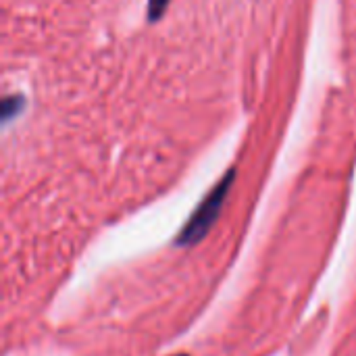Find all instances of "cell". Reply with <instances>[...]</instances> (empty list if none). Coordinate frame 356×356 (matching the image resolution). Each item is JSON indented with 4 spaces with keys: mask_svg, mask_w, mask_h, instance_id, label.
I'll return each mask as SVG.
<instances>
[{
    "mask_svg": "<svg viewBox=\"0 0 356 356\" xmlns=\"http://www.w3.org/2000/svg\"><path fill=\"white\" fill-rule=\"evenodd\" d=\"M233 179H236V169H229L225 173V177L209 192V196L200 202L198 209L192 213V217L188 219V223L183 225V229L177 236L179 246H194L211 231L213 223L217 221V217L223 209V202L229 194Z\"/></svg>",
    "mask_w": 356,
    "mask_h": 356,
    "instance_id": "obj_1",
    "label": "cell"
},
{
    "mask_svg": "<svg viewBox=\"0 0 356 356\" xmlns=\"http://www.w3.org/2000/svg\"><path fill=\"white\" fill-rule=\"evenodd\" d=\"M23 105H25V103H23V96H7L5 103H3V119H5V121L15 119V117L21 113Z\"/></svg>",
    "mask_w": 356,
    "mask_h": 356,
    "instance_id": "obj_2",
    "label": "cell"
},
{
    "mask_svg": "<svg viewBox=\"0 0 356 356\" xmlns=\"http://www.w3.org/2000/svg\"><path fill=\"white\" fill-rule=\"evenodd\" d=\"M171 0H148V21H159Z\"/></svg>",
    "mask_w": 356,
    "mask_h": 356,
    "instance_id": "obj_3",
    "label": "cell"
},
{
    "mask_svg": "<svg viewBox=\"0 0 356 356\" xmlns=\"http://www.w3.org/2000/svg\"><path fill=\"white\" fill-rule=\"evenodd\" d=\"M175 356H188V354H175Z\"/></svg>",
    "mask_w": 356,
    "mask_h": 356,
    "instance_id": "obj_4",
    "label": "cell"
}]
</instances>
